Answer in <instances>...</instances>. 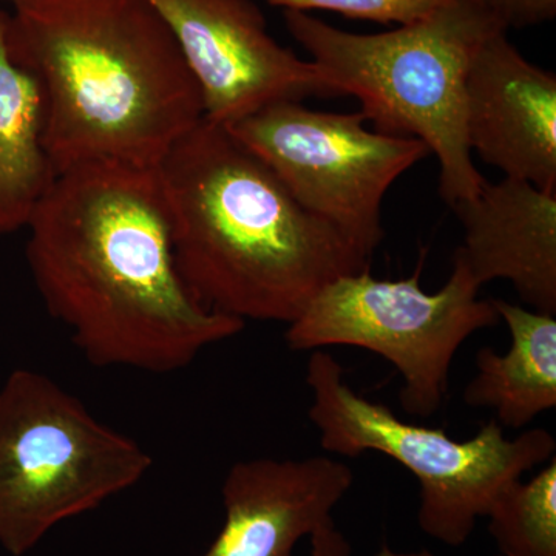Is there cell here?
<instances>
[{"instance_id": "cell-1", "label": "cell", "mask_w": 556, "mask_h": 556, "mask_svg": "<svg viewBox=\"0 0 556 556\" xmlns=\"http://www.w3.org/2000/svg\"><path fill=\"white\" fill-rule=\"evenodd\" d=\"M25 229L43 305L94 367L179 371L247 325L204 308L179 276L156 167L62 172Z\"/></svg>"}, {"instance_id": "cell-2", "label": "cell", "mask_w": 556, "mask_h": 556, "mask_svg": "<svg viewBox=\"0 0 556 556\" xmlns=\"http://www.w3.org/2000/svg\"><path fill=\"white\" fill-rule=\"evenodd\" d=\"M11 61L35 79L54 170L156 167L204 118L174 33L149 0H14Z\"/></svg>"}, {"instance_id": "cell-3", "label": "cell", "mask_w": 556, "mask_h": 556, "mask_svg": "<svg viewBox=\"0 0 556 556\" xmlns=\"http://www.w3.org/2000/svg\"><path fill=\"white\" fill-rule=\"evenodd\" d=\"M156 170L179 276L212 313L289 325L336 278L371 269L225 126L201 119Z\"/></svg>"}, {"instance_id": "cell-4", "label": "cell", "mask_w": 556, "mask_h": 556, "mask_svg": "<svg viewBox=\"0 0 556 556\" xmlns=\"http://www.w3.org/2000/svg\"><path fill=\"white\" fill-rule=\"evenodd\" d=\"M283 16L334 97L357 98L376 131L420 139L437 155L450 207L477 195L485 178L468 148L467 72L486 39L507 33L484 0H442L422 20L378 35L339 30L305 11Z\"/></svg>"}, {"instance_id": "cell-5", "label": "cell", "mask_w": 556, "mask_h": 556, "mask_svg": "<svg viewBox=\"0 0 556 556\" xmlns=\"http://www.w3.org/2000/svg\"><path fill=\"white\" fill-rule=\"evenodd\" d=\"M306 386L321 450L351 459L382 453L407 468L420 485L417 525L444 546H464L508 485L555 456V438L544 428L507 439L492 419L456 441L442 428L405 422L348 386L345 368L325 350L311 354Z\"/></svg>"}, {"instance_id": "cell-6", "label": "cell", "mask_w": 556, "mask_h": 556, "mask_svg": "<svg viewBox=\"0 0 556 556\" xmlns=\"http://www.w3.org/2000/svg\"><path fill=\"white\" fill-rule=\"evenodd\" d=\"M152 463L49 376L14 369L0 388V547L28 554L54 527L137 485Z\"/></svg>"}, {"instance_id": "cell-7", "label": "cell", "mask_w": 556, "mask_h": 556, "mask_svg": "<svg viewBox=\"0 0 556 556\" xmlns=\"http://www.w3.org/2000/svg\"><path fill=\"white\" fill-rule=\"evenodd\" d=\"M426 249L415 274L379 280L371 269L348 274L321 289L305 313L288 325L289 350L354 346L386 358L404 379L399 393L409 416L430 417L444 407L457 351L475 332L500 321L492 300L455 252L447 283L420 287Z\"/></svg>"}, {"instance_id": "cell-8", "label": "cell", "mask_w": 556, "mask_h": 556, "mask_svg": "<svg viewBox=\"0 0 556 556\" xmlns=\"http://www.w3.org/2000/svg\"><path fill=\"white\" fill-rule=\"evenodd\" d=\"M367 121L281 101L225 127L306 211L375 257L388 190L431 152L420 139L368 130Z\"/></svg>"}, {"instance_id": "cell-9", "label": "cell", "mask_w": 556, "mask_h": 556, "mask_svg": "<svg viewBox=\"0 0 556 556\" xmlns=\"http://www.w3.org/2000/svg\"><path fill=\"white\" fill-rule=\"evenodd\" d=\"M149 2L174 33L211 123L230 126L276 102L334 98L313 62L273 38L252 0Z\"/></svg>"}, {"instance_id": "cell-10", "label": "cell", "mask_w": 556, "mask_h": 556, "mask_svg": "<svg viewBox=\"0 0 556 556\" xmlns=\"http://www.w3.org/2000/svg\"><path fill=\"white\" fill-rule=\"evenodd\" d=\"M468 148L504 177L556 193V76L506 33L486 39L466 79Z\"/></svg>"}, {"instance_id": "cell-11", "label": "cell", "mask_w": 556, "mask_h": 556, "mask_svg": "<svg viewBox=\"0 0 556 556\" xmlns=\"http://www.w3.org/2000/svg\"><path fill=\"white\" fill-rule=\"evenodd\" d=\"M353 484L351 467L334 457L240 460L222 485L225 522L200 556H294Z\"/></svg>"}, {"instance_id": "cell-12", "label": "cell", "mask_w": 556, "mask_h": 556, "mask_svg": "<svg viewBox=\"0 0 556 556\" xmlns=\"http://www.w3.org/2000/svg\"><path fill=\"white\" fill-rule=\"evenodd\" d=\"M453 211L464 229L456 254L475 280H507L530 308L555 316L556 193L504 177Z\"/></svg>"}, {"instance_id": "cell-13", "label": "cell", "mask_w": 556, "mask_h": 556, "mask_svg": "<svg viewBox=\"0 0 556 556\" xmlns=\"http://www.w3.org/2000/svg\"><path fill=\"white\" fill-rule=\"evenodd\" d=\"M506 321L510 348L500 354L484 346L477 353V375L464 390L471 408H489L501 427L525 428L556 407V320L506 300H492Z\"/></svg>"}, {"instance_id": "cell-14", "label": "cell", "mask_w": 556, "mask_h": 556, "mask_svg": "<svg viewBox=\"0 0 556 556\" xmlns=\"http://www.w3.org/2000/svg\"><path fill=\"white\" fill-rule=\"evenodd\" d=\"M9 16L0 10V237L27 228L58 177L43 146L38 86L7 50Z\"/></svg>"}, {"instance_id": "cell-15", "label": "cell", "mask_w": 556, "mask_h": 556, "mask_svg": "<svg viewBox=\"0 0 556 556\" xmlns=\"http://www.w3.org/2000/svg\"><path fill=\"white\" fill-rule=\"evenodd\" d=\"M485 518L500 555L556 556V457L530 481L508 485Z\"/></svg>"}, {"instance_id": "cell-16", "label": "cell", "mask_w": 556, "mask_h": 556, "mask_svg": "<svg viewBox=\"0 0 556 556\" xmlns=\"http://www.w3.org/2000/svg\"><path fill=\"white\" fill-rule=\"evenodd\" d=\"M285 10H324L354 20L408 25L428 16L442 0H266Z\"/></svg>"}, {"instance_id": "cell-17", "label": "cell", "mask_w": 556, "mask_h": 556, "mask_svg": "<svg viewBox=\"0 0 556 556\" xmlns=\"http://www.w3.org/2000/svg\"><path fill=\"white\" fill-rule=\"evenodd\" d=\"M504 27L522 28L552 21L556 0H484Z\"/></svg>"}, {"instance_id": "cell-18", "label": "cell", "mask_w": 556, "mask_h": 556, "mask_svg": "<svg viewBox=\"0 0 556 556\" xmlns=\"http://www.w3.org/2000/svg\"><path fill=\"white\" fill-rule=\"evenodd\" d=\"M311 538V556H351L353 547L342 532H339L334 519L317 529ZM379 556H399L383 548Z\"/></svg>"}, {"instance_id": "cell-19", "label": "cell", "mask_w": 556, "mask_h": 556, "mask_svg": "<svg viewBox=\"0 0 556 556\" xmlns=\"http://www.w3.org/2000/svg\"><path fill=\"white\" fill-rule=\"evenodd\" d=\"M496 556H504V555H496Z\"/></svg>"}, {"instance_id": "cell-20", "label": "cell", "mask_w": 556, "mask_h": 556, "mask_svg": "<svg viewBox=\"0 0 556 556\" xmlns=\"http://www.w3.org/2000/svg\"><path fill=\"white\" fill-rule=\"evenodd\" d=\"M11 2H14V0H11Z\"/></svg>"}]
</instances>
